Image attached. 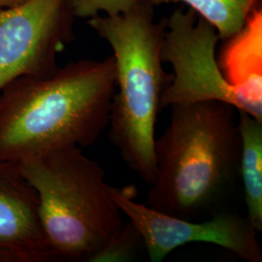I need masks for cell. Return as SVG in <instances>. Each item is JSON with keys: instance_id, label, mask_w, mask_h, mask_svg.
<instances>
[{"instance_id": "cell-1", "label": "cell", "mask_w": 262, "mask_h": 262, "mask_svg": "<svg viewBox=\"0 0 262 262\" xmlns=\"http://www.w3.org/2000/svg\"><path fill=\"white\" fill-rule=\"evenodd\" d=\"M115 93L113 56L12 80L0 90V161L93 145L108 127Z\"/></svg>"}, {"instance_id": "cell-2", "label": "cell", "mask_w": 262, "mask_h": 262, "mask_svg": "<svg viewBox=\"0 0 262 262\" xmlns=\"http://www.w3.org/2000/svg\"><path fill=\"white\" fill-rule=\"evenodd\" d=\"M170 108L168 127L155 142L156 174L148 206L195 220L217 206L239 174L237 110L219 100Z\"/></svg>"}, {"instance_id": "cell-3", "label": "cell", "mask_w": 262, "mask_h": 262, "mask_svg": "<svg viewBox=\"0 0 262 262\" xmlns=\"http://www.w3.org/2000/svg\"><path fill=\"white\" fill-rule=\"evenodd\" d=\"M89 25L114 52L119 92L109 118L110 140L126 165L150 185L156 174V124L173 77L161 58L166 18L156 21L154 7L142 1L118 16H95Z\"/></svg>"}, {"instance_id": "cell-4", "label": "cell", "mask_w": 262, "mask_h": 262, "mask_svg": "<svg viewBox=\"0 0 262 262\" xmlns=\"http://www.w3.org/2000/svg\"><path fill=\"white\" fill-rule=\"evenodd\" d=\"M19 164L36 191L41 225L56 259L91 262L121 230L122 211L103 168L80 147L49 150Z\"/></svg>"}, {"instance_id": "cell-5", "label": "cell", "mask_w": 262, "mask_h": 262, "mask_svg": "<svg viewBox=\"0 0 262 262\" xmlns=\"http://www.w3.org/2000/svg\"><path fill=\"white\" fill-rule=\"evenodd\" d=\"M70 0H28L0 8V90L21 76L49 77L74 39Z\"/></svg>"}, {"instance_id": "cell-6", "label": "cell", "mask_w": 262, "mask_h": 262, "mask_svg": "<svg viewBox=\"0 0 262 262\" xmlns=\"http://www.w3.org/2000/svg\"><path fill=\"white\" fill-rule=\"evenodd\" d=\"M111 193L122 213L127 215L143 238L150 261H162L179 247L191 243L214 244L247 262H261L258 232L246 216L217 212L207 221L182 219L138 203L132 186L111 187Z\"/></svg>"}, {"instance_id": "cell-7", "label": "cell", "mask_w": 262, "mask_h": 262, "mask_svg": "<svg viewBox=\"0 0 262 262\" xmlns=\"http://www.w3.org/2000/svg\"><path fill=\"white\" fill-rule=\"evenodd\" d=\"M219 41L215 28L192 9H176L166 18L161 58L172 66L174 75L162 95L161 110L174 104L219 100L242 111L240 99L217 64Z\"/></svg>"}, {"instance_id": "cell-8", "label": "cell", "mask_w": 262, "mask_h": 262, "mask_svg": "<svg viewBox=\"0 0 262 262\" xmlns=\"http://www.w3.org/2000/svg\"><path fill=\"white\" fill-rule=\"evenodd\" d=\"M36 191L17 161H0V262L55 261Z\"/></svg>"}, {"instance_id": "cell-9", "label": "cell", "mask_w": 262, "mask_h": 262, "mask_svg": "<svg viewBox=\"0 0 262 262\" xmlns=\"http://www.w3.org/2000/svg\"><path fill=\"white\" fill-rule=\"evenodd\" d=\"M216 57L221 72L240 99L243 112L262 122V8L224 41Z\"/></svg>"}, {"instance_id": "cell-10", "label": "cell", "mask_w": 262, "mask_h": 262, "mask_svg": "<svg viewBox=\"0 0 262 262\" xmlns=\"http://www.w3.org/2000/svg\"><path fill=\"white\" fill-rule=\"evenodd\" d=\"M238 113L240 136L239 174L243 183L248 209L247 217L262 230V122L243 111Z\"/></svg>"}, {"instance_id": "cell-11", "label": "cell", "mask_w": 262, "mask_h": 262, "mask_svg": "<svg viewBox=\"0 0 262 262\" xmlns=\"http://www.w3.org/2000/svg\"><path fill=\"white\" fill-rule=\"evenodd\" d=\"M155 7L163 3L183 2L197 16L215 28L220 40L225 41L243 28L254 10L261 7V0H143Z\"/></svg>"}, {"instance_id": "cell-12", "label": "cell", "mask_w": 262, "mask_h": 262, "mask_svg": "<svg viewBox=\"0 0 262 262\" xmlns=\"http://www.w3.org/2000/svg\"><path fill=\"white\" fill-rule=\"evenodd\" d=\"M144 247L143 238L130 221L94 255L91 262H125L134 260ZM145 248V247H144Z\"/></svg>"}, {"instance_id": "cell-13", "label": "cell", "mask_w": 262, "mask_h": 262, "mask_svg": "<svg viewBox=\"0 0 262 262\" xmlns=\"http://www.w3.org/2000/svg\"><path fill=\"white\" fill-rule=\"evenodd\" d=\"M143 0H70L75 17L91 19L104 13L106 16H118L126 13Z\"/></svg>"}, {"instance_id": "cell-14", "label": "cell", "mask_w": 262, "mask_h": 262, "mask_svg": "<svg viewBox=\"0 0 262 262\" xmlns=\"http://www.w3.org/2000/svg\"><path fill=\"white\" fill-rule=\"evenodd\" d=\"M26 1H28V0H0V8L5 9V8L15 7Z\"/></svg>"}]
</instances>
